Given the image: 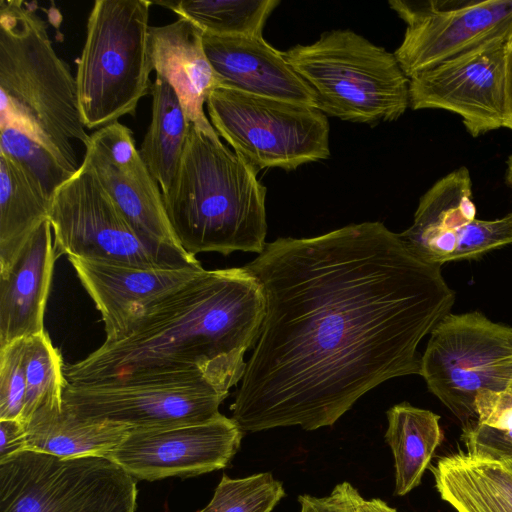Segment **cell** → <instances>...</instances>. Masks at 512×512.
<instances>
[{
    "label": "cell",
    "instance_id": "cell-1",
    "mask_svg": "<svg viewBox=\"0 0 512 512\" xmlns=\"http://www.w3.org/2000/svg\"><path fill=\"white\" fill-rule=\"evenodd\" d=\"M265 315L230 406L245 432L332 426L369 390L418 374V346L453 307L441 266L381 222L278 238L244 266Z\"/></svg>",
    "mask_w": 512,
    "mask_h": 512
},
{
    "label": "cell",
    "instance_id": "cell-2",
    "mask_svg": "<svg viewBox=\"0 0 512 512\" xmlns=\"http://www.w3.org/2000/svg\"><path fill=\"white\" fill-rule=\"evenodd\" d=\"M264 315L261 287L244 266L203 269L135 313L118 338L65 365V376L73 384L202 377L229 392Z\"/></svg>",
    "mask_w": 512,
    "mask_h": 512
},
{
    "label": "cell",
    "instance_id": "cell-3",
    "mask_svg": "<svg viewBox=\"0 0 512 512\" xmlns=\"http://www.w3.org/2000/svg\"><path fill=\"white\" fill-rule=\"evenodd\" d=\"M256 175L216 130L191 124L175 179L162 194L170 225L187 253L264 250L266 187Z\"/></svg>",
    "mask_w": 512,
    "mask_h": 512
},
{
    "label": "cell",
    "instance_id": "cell-4",
    "mask_svg": "<svg viewBox=\"0 0 512 512\" xmlns=\"http://www.w3.org/2000/svg\"><path fill=\"white\" fill-rule=\"evenodd\" d=\"M0 97V126L21 130L78 171L75 144L85 148L90 135L76 78L55 51L47 22L20 0H0Z\"/></svg>",
    "mask_w": 512,
    "mask_h": 512
},
{
    "label": "cell",
    "instance_id": "cell-5",
    "mask_svg": "<svg viewBox=\"0 0 512 512\" xmlns=\"http://www.w3.org/2000/svg\"><path fill=\"white\" fill-rule=\"evenodd\" d=\"M284 56L326 116L372 125L395 121L410 107L409 78L394 53L352 30L325 32Z\"/></svg>",
    "mask_w": 512,
    "mask_h": 512
},
{
    "label": "cell",
    "instance_id": "cell-6",
    "mask_svg": "<svg viewBox=\"0 0 512 512\" xmlns=\"http://www.w3.org/2000/svg\"><path fill=\"white\" fill-rule=\"evenodd\" d=\"M147 0H97L90 11L84 46L76 66L83 123L99 129L134 116L151 92L147 51Z\"/></svg>",
    "mask_w": 512,
    "mask_h": 512
},
{
    "label": "cell",
    "instance_id": "cell-7",
    "mask_svg": "<svg viewBox=\"0 0 512 512\" xmlns=\"http://www.w3.org/2000/svg\"><path fill=\"white\" fill-rule=\"evenodd\" d=\"M48 220L58 258L66 255L139 268L201 265L187 252L159 246L141 236L84 160L52 196Z\"/></svg>",
    "mask_w": 512,
    "mask_h": 512
},
{
    "label": "cell",
    "instance_id": "cell-8",
    "mask_svg": "<svg viewBox=\"0 0 512 512\" xmlns=\"http://www.w3.org/2000/svg\"><path fill=\"white\" fill-rule=\"evenodd\" d=\"M136 479L108 457L25 450L0 462V512H136Z\"/></svg>",
    "mask_w": 512,
    "mask_h": 512
},
{
    "label": "cell",
    "instance_id": "cell-9",
    "mask_svg": "<svg viewBox=\"0 0 512 512\" xmlns=\"http://www.w3.org/2000/svg\"><path fill=\"white\" fill-rule=\"evenodd\" d=\"M210 122L257 171L294 170L327 159L329 122L318 108L218 86L206 101Z\"/></svg>",
    "mask_w": 512,
    "mask_h": 512
},
{
    "label": "cell",
    "instance_id": "cell-10",
    "mask_svg": "<svg viewBox=\"0 0 512 512\" xmlns=\"http://www.w3.org/2000/svg\"><path fill=\"white\" fill-rule=\"evenodd\" d=\"M420 375L463 427L476 422L477 393L512 386V327L478 311L447 314L430 333Z\"/></svg>",
    "mask_w": 512,
    "mask_h": 512
},
{
    "label": "cell",
    "instance_id": "cell-11",
    "mask_svg": "<svg viewBox=\"0 0 512 512\" xmlns=\"http://www.w3.org/2000/svg\"><path fill=\"white\" fill-rule=\"evenodd\" d=\"M228 395L202 377L99 384L67 382L63 405L82 419L147 429L212 419L220 414L219 406Z\"/></svg>",
    "mask_w": 512,
    "mask_h": 512
},
{
    "label": "cell",
    "instance_id": "cell-12",
    "mask_svg": "<svg viewBox=\"0 0 512 512\" xmlns=\"http://www.w3.org/2000/svg\"><path fill=\"white\" fill-rule=\"evenodd\" d=\"M509 33L410 78V107L458 114L473 137L505 127V44Z\"/></svg>",
    "mask_w": 512,
    "mask_h": 512
},
{
    "label": "cell",
    "instance_id": "cell-13",
    "mask_svg": "<svg viewBox=\"0 0 512 512\" xmlns=\"http://www.w3.org/2000/svg\"><path fill=\"white\" fill-rule=\"evenodd\" d=\"M407 24L394 55L410 79L512 29V0L389 1Z\"/></svg>",
    "mask_w": 512,
    "mask_h": 512
},
{
    "label": "cell",
    "instance_id": "cell-14",
    "mask_svg": "<svg viewBox=\"0 0 512 512\" xmlns=\"http://www.w3.org/2000/svg\"><path fill=\"white\" fill-rule=\"evenodd\" d=\"M243 434L232 418L220 413L202 422L130 429L107 457L139 480L197 476L226 467Z\"/></svg>",
    "mask_w": 512,
    "mask_h": 512
},
{
    "label": "cell",
    "instance_id": "cell-15",
    "mask_svg": "<svg viewBox=\"0 0 512 512\" xmlns=\"http://www.w3.org/2000/svg\"><path fill=\"white\" fill-rule=\"evenodd\" d=\"M83 160L141 236L159 246L186 252L170 225L161 188L127 126L117 121L96 129Z\"/></svg>",
    "mask_w": 512,
    "mask_h": 512
},
{
    "label": "cell",
    "instance_id": "cell-16",
    "mask_svg": "<svg viewBox=\"0 0 512 512\" xmlns=\"http://www.w3.org/2000/svg\"><path fill=\"white\" fill-rule=\"evenodd\" d=\"M206 56L219 86L317 108L314 92L284 56L263 36L203 34Z\"/></svg>",
    "mask_w": 512,
    "mask_h": 512
},
{
    "label": "cell",
    "instance_id": "cell-17",
    "mask_svg": "<svg viewBox=\"0 0 512 512\" xmlns=\"http://www.w3.org/2000/svg\"><path fill=\"white\" fill-rule=\"evenodd\" d=\"M105 326L106 340L118 338L133 315L194 278L202 265L139 268L69 257Z\"/></svg>",
    "mask_w": 512,
    "mask_h": 512
},
{
    "label": "cell",
    "instance_id": "cell-18",
    "mask_svg": "<svg viewBox=\"0 0 512 512\" xmlns=\"http://www.w3.org/2000/svg\"><path fill=\"white\" fill-rule=\"evenodd\" d=\"M52 228L44 221L0 274V348L44 331V313L54 265Z\"/></svg>",
    "mask_w": 512,
    "mask_h": 512
},
{
    "label": "cell",
    "instance_id": "cell-19",
    "mask_svg": "<svg viewBox=\"0 0 512 512\" xmlns=\"http://www.w3.org/2000/svg\"><path fill=\"white\" fill-rule=\"evenodd\" d=\"M203 34L184 18L150 26L147 51L152 71L174 89L190 123L204 131H215L204 104L219 83L204 51Z\"/></svg>",
    "mask_w": 512,
    "mask_h": 512
},
{
    "label": "cell",
    "instance_id": "cell-20",
    "mask_svg": "<svg viewBox=\"0 0 512 512\" xmlns=\"http://www.w3.org/2000/svg\"><path fill=\"white\" fill-rule=\"evenodd\" d=\"M475 215L470 173L460 167L421 197L412 225L399 236L416 256L442 266L457 248L459 230Z\"/></svg>",
    "mask_w": 512,
    "mask_h": 512
},
{
    "label": "cell",
    "instance_id": "cell-21",
    "mask_svg": "<svg viewBox=\"0 0 512 512\" xmlns=\"http://www.w3.org/2000/svg\"><path fill=\"white\" fill-rule=\"evenodd\" d=\"M25 429L26 450L77 458L107 457L131 428L110 421L79 418L63 405L34 415Z\"/></svg>",
    "mask_w": 512,
    "mask_h": 512
},
{
    "label": "cell",
    "instance_id": "cell-22",
    "mask_svg": "<svg viewBox=\"0 0 512 512\" xmlns=\"http://www.w3.org/2000/svg\"><path fill=\"white\" fill-rule=\"evenodd\" d=\"M51 199L10 157L0 153V274L49 218Z\"/></svg>",
    "mask_w": 512,
    "mask_h": 512
},
{
    "label": "cell",
    "instance_id": "cell-23",
    "mask_svg": "<svg viewBox=\"0 0 512 512\" xmlns=\"http://www.w3.org/2000/svg\"><path fill=\"white\" fill-rule=\"evenodd\" d=\"M385 440L395 466V494L404 496L416 488L443 440L440 416L407 402L387 411Z\"/></svg>",
    "mask_w": 512,
    "mask_h": 512
},
{
    "label": "cell",
    "instance_id": "cell-24",
    "mask_svg": "<svg viewBox=\"0 0 512 512\" xmlns=\"http://www.w3.org/2000/svg\"><path fill=\"white\" fill-rule=\"evenodd\" d=\"M151 95V122L139 152L163 194L177 174L191 123L174 89L159 76L151 86Z\"/></svg>",
    "mask_w": 512,
    "mask_h": 512
},
{
    "label": "cell",
    "instance_id": "cell-25",
    "mask_svg": "<svg viewBox=\"0 0 512 512\" xmlns=\"http://www.w3.org/2000/svg\"><path fill=\"white\" fill-rule=\"evenodd\" d=\"M196 25L204 34L219 37L262 36L263 27L279 0L157 1Z\"/></svg>",
    "mask_w": 512,
    "mask_h": 512
},
{
    "label": "cell",
    "instance_id": "cell-26",
    "mask_svg": "<svg viewBox=\"0 0 512 512\" xmlns=\"http://www.w3.org/2000/svg\"><path fill=\"white\" fill-rule=\"evenodd\" d=\"M59 350L48 333L26 338V393L21 422L25 424L36 414L63 406V392L68 382Z\"/></svg>",
    "mask_w": 512,
    "mask_h": 512
},
{
    "label": "cell",
    "instance_id": "cell-27",
    "mask_svg": "<svg viewBox=\"0 0 512 512\" xmlns=\"http://www.w3.org/2000/svg\"><path fill=\"white\" fill-rule=\"evenodd\" d=\"M0 153L16 162L50 199L75 174L46 147L11 126H0Z\"/></svg>",
    "mask_w": 512,
    "mask_h": 512
},
{
    "label": "cell",
    "instance_id": "cell-28",
    "mask_svg": "<svg viewBox=\"0 0 512 512\" xmlns=\"http://www.w3.org/2000/svg\"><path fill=\"white\" fill-rule=\"evenodd\" d=\"M284 496L282 482L270 472L236 479L223 474L211 501L197 512H272Z\"/></svg>",
    "mask_w": 512,
    "mask_h": 512
},
{
    "label": "cell",
    "instance_id": "cell-29",
    "mask_svg": "<svg viewBox=\"0 0 512 512\" xmlns=\"http://www.w3.org/2000/svg\"><path fill=\"white\" fill-rule=\"evenodd\" d=\"M25 339L0 348V419L21 421L26 393Z\"/></svg>",
    "mask_w": 512,
    "mask_h": 512
},
{
    "label": "cell",
    "instance_id": "cell-30",
    "mask_svg": "<svg viewBox=\"0 0 512 512\" xmlns=\"http://www.w3.org/2000/svg\"><path fill=\"white\" fill-rule=\"evenodd\" d=\"M512 244V212L495 220L474 219L458 232L457 248L450 261L472 259Z\"/></svg>",
    "mask_w": 512,
    "mask_h": 512
},
{
    "label": "cell",
    "instance_id": "cell-31",
    "mask_svg": "<svg viewBox=\"0 0 512 512\" xmlns=\"http://www.w3.org/2000/svg\"><path fill=\"white\" fill-rule=\"evenodd\" d=\"M461 438L468 453L498 460L512 457V430H496L474 422L463 427Z\"/></svg>",
    "mask_w": 512,
    "mask_h": 512
},
{
    "label": "cell",
    "instance_id": "cell-32",
    "mask_svg": "<svg viewBox=\"0 0 512 512\" xmlns=\"http://www.w3.org/2000/svg\"><path fill=\"white\" fill-rule=\"evenodd\" d=\"M476 423L501 431L512 430V388L481 390L474 400Z\"/></svg>",
    "mask_w": 512,
    "mask_h": 512
},
{
    "label": "cell",
    "instance_id": "cell-33",
    "mask_svg": "<svg viewBox=\"0 0 512 512\" xmlns=\"http://www.w3.org/2000/svg\"><path fill=\"white\" fill-rule=\"evenodd\" d=\"M362 499L358 490L349 482L337 484L331 494L325 497L300 495V512H356Z\"/></svg>",
    "mask_w": 512,
    "mask_h": 512
},
{
    "label": "cell",
    "instance_id": "cell-34",
    "mask_svg": "<svg viewBox=\"0 0 512 512\" xmlns=\"http://www.w3.org/2000/svg\"><path fill=\"white\" fill-rule=\"evenodd\" d=\"M26 450V429L20 420L0 419V462Z\"/></svg>",
    "mask_w": 512,
    "mask_h": 512
},
{
    "label": "cell",
    "instance_id": "cell-35",
    "mask_svg": "<svg viewBox=\"0 0 512 512\" xmlns=\"http://www.w3.org/2000/svg\"><path fill=\"white\" fill-rule=\"evenodd\" d=\"M506 73V122L505 127L512 130V30L505 44Z\"/></svg>",
    "mask_w": 512,
    "mask_h": 512
},
{
    "label": "cell",
    "instance_id": "cell-36",
    "mask_svg": "<svg viewBox=\"0 0 512 512\" xmlns=\"http://www.w3.org/2000/svg\"><path fill=\"white\" fill-rule=\"evenodd\" d=\"M356 512H397L381 499L365 500L362 498L357 506Z\"/></svg>",
    "mask_w": 512,
    "mask_h": 512
},
{
    "label": "cell",
    "instance_id": "cell-37",
    "mask_svg": "<svg viewBox=\"0 0 512 512\" xmlns=\"http://www.w3.org/2000/svg\"><path fill=\"white\" fill-rule=\"evenodd\" d=\"M506 182L512 186V155L507 160Z\"/></svg>",
    "mask_w": 512,
    "mask_h": 512
},
{
    "label": "cell",
    "instance_id": "cell-38",
    "mask_svg": "<svg viewBox=\"0 0 512 512\" xmlns=\"http://www.w3.org/2000/svg\"><path fill=\"white\" fill-rule=\"evenodd\" d=\"M500 461L512 471V457L503 458Z\"/></svg>",
    "mask_w": 512,
    "mask_h": 512
},
{
    "label": "cell",
    "instance_id": "cell-39",
    "mask_svg": "<svg viewBox=\"0 0 512 512\" xmlns=\"http://www.w3.org/2000/svg\"><path fill=\"white\" fill-rule=\"evenodd\" d=\"M511 388H512V386H511Z\"/></svg>",
    "mask_w": 512,
    "mask_h": 512
}]
</instances>
